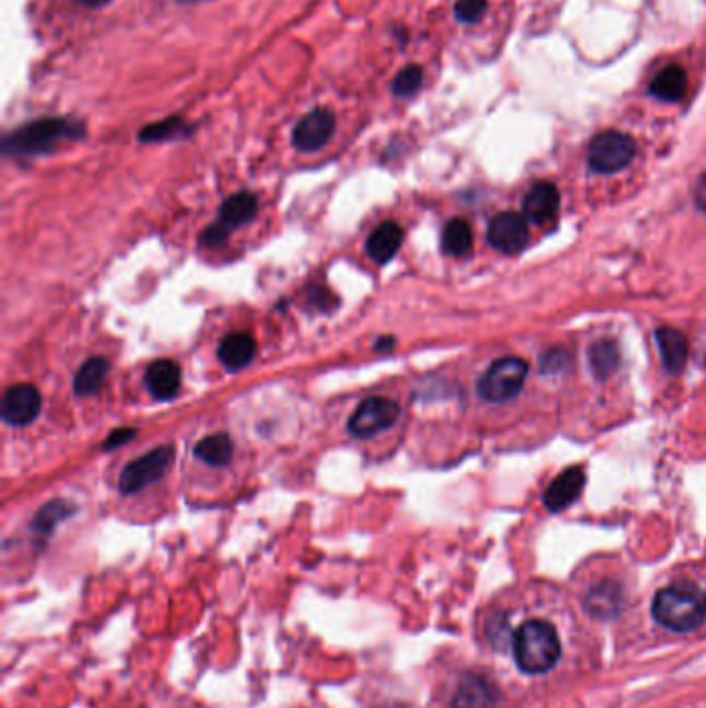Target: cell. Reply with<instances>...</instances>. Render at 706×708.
Segmentation results:
<instances>
[{"label": "cell", "instance_id": "obj_24", "mask_svg": "<svg viewBox=\"0 0 706 708\" xmlns=\"http://www.w3.org/2000/svg\"><path fill=\"white\" fill-rule=\"evenodd\" d=\"M620 365V351L617 344L611 340H601L597 344H592L590 349V367L599 379H605L609 375L613 374Z\"/></svg>", "mask_w": 706, "mask_h": 708}, {"label": "cell", "instance_id": "obj_2", "mask_svg": "<svg viewBox=\"0 0 706 708\" xmlns=\"http://www.w3.org/2000/svg\"><path fill=\"white\" fill-rule=\"evenodd\" d=\"M652 615L661 626L675 632L696 629L705 622L706 594L687 582L671 585L655 597Z\"/></svg>", "mask_w": 706, "mask_h": 708}, {"label": "cell", "instance_id": "obj_31", "mask_svg": "<svg viewBox=\"0 0 706 708\" xmlns=\"http://www.w3.org/2000/svg\"><path fill=\"white\" fill-rule=\"evenodd\" d=\"M694 199H696V205L706 212V175H703L698 180L696 191H694Z\"/></svg>", "mask_w": 706, "mask_h": 708}, {"label": "cell", "instance_id": "obj_22", "mask_svg": "<svg viewBox=\"0 0 706 708\" xmlns=\"http://www.w3.org/2000/svg\"><path fill=\"white\" fill-rule=\"evenodd\" d=\"M442 247L448 256L460 257L467 256L472 247V228L471 224L462 217H454L442 235Z\"/></svg>", "mask_w": 706, "mask_h": 708}, {"label": "cell", "instance_id": "obj_34", "mask_svg": "<svg viewBox=\"0 0 706 708\" xmlns=\"http://www.w3.org/2000/svg\"><path fill=\"white\" fill-rule=\"evenodd\" d=\"M178 2H201V0H178Z\"/></svg>", "mask_w": 706, "mask_h": 708}, {"label": "cell", "instance_id": "obj_1", "mask_svg": "<svg viewBox=\"0 0 706 708\" xmlns=\"http://www.w3.org/2000/svg\"><path fill=\"white\" fill-rule=\"evenodd\" d=\"M85 129L71 118H39L4 139L2 150L7 156H44L55 152L67 141L83 138Z\"/></svg>", "mask_w": 706, "mask_h": 708}, {"label": "cell", "instance_id": "obj_15", "mask_svg": "<svg viewBox=\"0 0 706 708\" xmlns=\"http://www.w3.org/2000/svg\"><path fill=\"white\" fill-rule=\"evenodd\" d=\"M257 353V342L254 335L228 334L217 346V358L228 371H240L245 369Z\"/></svg>", "mask_w": 706, "mask_h": 708}, {"label": "cell", "instance_id": "obj_12", "mask_svg": "<svg viewBox=\"0 0 706 708\" xmlns=\"http://www.w3.org/2000/svg\"><path fill=\"white\" fill-rule=\"evenodd\" d=\"M585 481H587V476H585L583 469H578V467L566 469L551 483L550 489L545 492V497H543L545 506L551 511L566 510L585 489Z\"/></svg>", "mask_w": 706, "mask_h": 708}, {"label": "cell", "instance_id": "obj_21", "mask_svg": "<svg viewBox=\"0 0 706 708\" xmlns=\"http://www.w3.org/2000/svg\"><path fill=\"white\" fill-rule=\"evenodd\" d=\"M687 78L682 67L671 64L663 69L657 78L650 83V94L655 98L666 99V102H675L686 94Z\"/></svg>", "mask_w": 706, "mask_h": 708}, {"label": "cell", "instance_id": "obj_17", "mask_svg": "<svg viewBox=\"0 0 706 708\" xmlns=\"http://www.w3.org/2000/svg\"><path fill=\"white\" fill-rule=\"evenodd\" d=\"M259 212V199L256 193L249 191H240L235 196L228 197L222 205H220V214H217V222L224 228H240L245 224H249Z\"/></svg>", "mask_w": 706, "mask_h": 708}, {"label": "cell", "instance_id": "obj_30", "mask_svg": "<svg viewBox=\"0 0 706 708\" xmlns=\"http://www.w3.org/2000/svg\"><path fill=\"white\" fill-rule=\"evenodd\" d=\"M560 361H568V354L564 353V351H560V353L545 354V361H543V369H545V374L555 371V369H562V367H560Z\"/></svg>", "mask_w": 706, "mask_h": 708}, {"label": "cell", "instance_id": "obj_16", "mask_svg": "<svg viewBox=\"0 0 706 708\" xmlns=\"http://www.w3.org/2000/svg\"><path fill=\"white\" fill-rule=\"evenodd\" d=\"M402 238H404V231L396 222L388 220L379 224L369 235L365 251L375 263H388L402 247Z\"/></svg>", "mask_w": 706, "mask_h": 708}, {"label": "cell", "instance_id": "obj_5", "mask_svg": "<svg viewBox=\"0 0 706 708\" xmlns=\"http://www.w3.org/2000/svg\"><path fill=\"white\" fill-rule=\"evenodd\" d=\"M173 462H175V448L160 446L156 450L141 456L125 467V471L118 479V489L127 495L141 492L170 471Z\"/></svg>", "mask_w": 706, "mask_h": 708}, {"label": "cell", "instance_id": "obj_33", "mask_svg": "<svg viewBox=\"0 0 706 708\" xmlns=\"http://www.w3.org/2000/svg\"><path fill=\"white\" fill-rule=\"evenodd\" d=\"M392 346L393 338H390V335H388V340H379V342L375 344V349H377V351H388V349H392Z\"/></svg>", "mask_w": 706, "mask_h": 708}, {"label": "cell", "instance_id": "obj_11", "mask_svg": "<svg viewBox=\"0 0 706 708\" xmlns=\"http://www.w3.org/2000/svg\"><path fill=\"white\" fill-rule=\"evenodd\" d=\"M522 208L529 222L548 226L560 214V191L551 182H537L525 197Z\"/></svg>", "mask_w": 706, "mask_h": 708}, {"label": "cell", "instance_id": "obj_10", "mask_svg": "<svg viewBox=\"0 0 706 708\" xmlns=\"http://www.w3.org/2000/svg\"><path fill=\"white\" fill-rule=\"evenodd\" d=\"M42 393L30 384L11 386L2 396V421L13 427H25L38 418Z\"/></svg>", "mask_w": 706, "mask_h": 708}, {"label": "cell", "instance_id": "obj_9", "mask_svg": "<svg viewBox=\"0 0 706 708\" xmlns=\"http://www.w3.org/2000/svg\"><path fill=\"white\" fill-rule=\"evenodd\" d=\"M336 117L328 108H315L296 122L293 143L298 152H317L334 135Z\"/></svg>", "mask_w": 706, "mask_h": 708}, {"label": "cell", "instance_id": "obj_26", "mask_svg": "<svg viewBox=\"0 0 706 708\" xmlns=\"http://www.w3.org/2000/svg\"><path fill=\"white\" fill-rule=\"evenodd\" d=\"M423 85V69L411 64L407 69H402L392 83L393 96L398 98H409L412 94L419 92V87Z\"/></svg>", "mask_w": 706, "mask_h": 708}, {"label": "cell", "instance_id": "obj_32", "mask_svg": "<svg viewBox=\"0 0 706 708\" xmlns=\"http://www.w3.org/2000/svg\"><path fill=\"white\" fill-rule=\"evenodd\" d=\"M79 4H83V7H87V9H102V7H106L110 0H78Z\"/></svg>", "mask_w": 706, "mask_h": 708}, {"label": "cell", "instance_id": "obj_18", "mask_svg": "<svg viewBox=\"0 0 706 708\" xmlns=\"http://www.w3.org/2000/svg\"><path fill=\"white\" fill-rule=\"evenodd\" d=\"M655 338H657L659 351H661V356H663V365H666L669 374L684 371L687 363V353H690L686 335L678 332L675 328H661V330H657Z\"/></svg>", "mask_w": 706, "mask_h": 708}, {"label": "cell", "instance_id": "obj_13", "mask_svg": "<svg viewBox=\"0 0 706 708\" xmlns=\"http://www.w3.org/2000/svg\"><path fill=\"white\" fill-rule=\"evenodd\" d=\"M145 386L156 400H173L180 392V367L170 358H160L148 367Z\"/></svg>", "mask_w": 706, "mask_h": 708}, {"label": "cell", "instance_id": "obj_8", "mask_svg": "<svg viewBox=\"0 0 706 708\" xmlns=\"http://www.w3.org/2000/svg\"><path fill=\"white\" fill-rule=\"evenodd\" d=\"M487 240L506 256L520 253L529 240V220L516 212H502L491 220Z\"/></svg>", "mask_w": 706, "mask_h": 708}, {"label": "cell", "instance_id": "obj_14", "mask_svg": "<svg viewBox=\"0 0 706 708\" xmlns=\"http://www.w3.org/2000/svg\"><path fill=\"white\" fill-rule=\"evenodd\" d=\"M497 703V689L490 680L467 675L454 694L451 708H493Z\"/></svg>", "mask_w": 706, "mask_h": 708}, {"label": "cell", "instance_id": "obj_6", "mask_svg": "<svg viewBox=\"0 0 706 708\" xmlns=\"http://www.w3.org/2000/svg\"><path fill=\"white\" fill-rule=\"evenodd\" d=\"M634 156H636V143L626 133L605 131L590 141L589 164L597 173H605V175L620 173L628 166Z\"/></svg>", "mask_w": 706, "mask_h": 708}, {"label": "cell", "instance_id": "obj_19", "mask_svg": "<svg viewBox=\"0 0 706 708\" xmlns=\"http://www.w3.org/2000/svg\"><path fill=\"white\" fill-rule=\"evenodd\" d=\"M235 453V444L226 433L203 437L196 446V456L210 467H228Z\"/></svg>", "mask_w": 706, "mask_h": 708}, {"label": "cell", "instance_id": "obj_23", "mask_svg": "<svg viewBox=\"0 0 706 708\" xmlns=\"http://www.w3.org/2000/svg\"><path fill=\"white\" fill-rule=\"evenodd\" d=\"M189 133H191V127L183 118L170 117L143 127L139 131V139L143 143H160V141H175V139L187 138Z\"/></svg>", "mask_w": 706, "mask_h": 708}, {"label": "cell", "instance_id": "obj_20", "mask_svg": "<svg viewBox=\"0 0 706 708\" xmlns=\"http://www.w3.org/2000/svg\"><path fill=\"white\" fill-rule=\"evenodd\" d=\"M110 371V363L102 356H92L81 365L75 375V393L78 396H94L102 390L106 377Z\"/></svg>", "mask_w": 706, "mask_h": 708}, {"label": "cell", "instance_id": "obj_29", "mask_svg": "<svg viewBox=\"0 0 706 708\" xmlns=\"http://www.w3.org/2000/svg\"><path fill=\"white\" fill-rule=\"evenodd\" d=\"M136 435H138V429H131V427H127V429H117V432L110 433V435H108V439L104 441V450H113V448H118V446H122V444L131 441V439H133Z\"/></svg>", "mask_w": 706, "mask_h": 708}, {"label": "cell", "instance_id": "obj_7", "mask_svg": "<svg viewBox=\"0 0 706 708\" xmlns=\"http://www.w3.org/2000/svg\"><path fill=\"white\" fill-rule=\"evenodd\" d=\"M398 416H400V406L393 400L373 396L358 404V409L349 421V432L358 439L373 437L377 433L388 432L393 427Z\"/></svg>", "mask_w": 706, "mask_h": 708}, {"label": "cell", "instance_id": "obj_3", "mask_svg": "<svg viewBox=\"0 0 706 708\" xmlns=\"http://www.w3.org/2000/svg\"><path fill=\"white\" fill-rule=\"evenodd\" d=\"M560 638L555 628L543 620H530L514 634V657L525 673H545L560 659Z\"/></svg>", "mask_w": 706, "mask_h": 708}, {"label": "cell", "instance_id": "obj_25", "mask_svg": "<svg viewBox=\"0 0 706 708\" xmlns=\"http://www.w3.org/2000/svg\"><path fill=\"white\" fill-rule=\"evenodd\" d=\"M73 511H75V508H73L69 502H62V499L48 502V504H46V506L36 514L32 527H34V531L36 532L48 534V532L55 531V527L59 524L60 520L69 518Z\"/></svg>", "mask_w": 706, "mask_h": 708}, {"label": "cell", "instance_id": "obj_27", "mask_svg": "<svg viewBox=\"0 0 706 708\" xmlns=\"http://www.w3.org/2000/svg\"><path fill=\"white\" fill-rule=\"evenodd\" d=\"M485 11H487V0H458L454 9L456 20L462 23H474L481 20Z\"/></svg>", "mask_w": 706, "mask_h": 708}, {"label": "cell", "instance_id": "obj_28", "mask_svg": "<svg viewBox=\"0 0 706 708\" xmlns=\"http://www.w3.org/2000/svg\"><path fill=\"white\" fill-rule=\"evenodd\" d=\"M226 236H228V228H224L220 222H216L210 228H205V233L201 235V243L210 245V247H216V245L226 240Z\"/></svg>", "mask_w": 706, "mask_h": 708}, {"label": "cell", "instance_id": "obj_4", "mask_svg": "<svg viewBox=\"0 0 706 708\" xmlns=\"http://www.w3.org/2000/svg\"><path fill=\"white\" fill-rule=\"evenodd\" d=\"M527 375L529 365L522 358H499L479 379V393L487 402H508L520 393Z\"/></svg>", "mask_w": 706, "mask_h": 708}]
</instances>
